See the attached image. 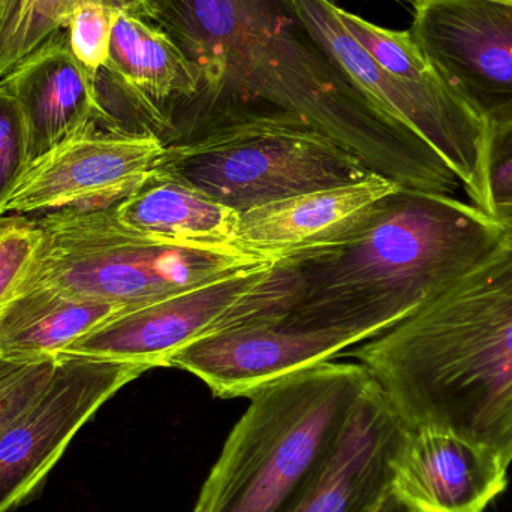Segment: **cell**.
<instances>
[{"label":"cell","mask_w":512,"mask_h":512,"mask_svg":"<svg viewBox=\"0 0 512 512\" xmlns=\"http://www.w3.org/2000/svg\"><path fill=\"white\" fill-rule=\"evenodd\" d=\"M153 24L200 75V125L239 110L280 111L354 153L402 188L457 195L450 165L379 110L310 35L292 0H168Z\"/></svg>","instance_id":"1"},{"label":"cell","mask_w":512,"mask_h":512,"mask_svg":"<svg viewBox=\"0 0 512 512\" xmlns=\"http://www.w3.org/2000/svg\"><path fill=\"white\" fill-rule=\"evenodd\" d=\"M511 233L512 218L471 201L396 189L331 239L277 258L291 283L283 321L372 339L483 264Z\"/></svg>","instance_id":"2"},{"label":"cell","mask_w":512,"mask_h":512,"mask_svg":"<svg viewBox=\"0 0 512 512\" xmlns=\"http://www.w3.org/2000/svg\"><path fill=\"white\" fill-rule=\"evenodd\" d=\"M346 355L409 429L489 445L512 399V233L426 306Z\"/></svg>","instance_id":"3"},{"label":"cell","mask_w":512,"mask_h":512,"mask_svg":"<svg viewBox=\"0 0 512 512\" xmlns=\"http://www.w3.org/2000/svg\"><path fill=\"white\" fill-rule=\"evenodd\" d=\"M370 379L361 364L327 361L255 391L194 512L294 511L336 454Z\"/></svg>","instance_id":"4"},{"label":"cell","mask_w":512,"mask_h":512,"mask_svg":"<svg viewBox=\"0 0 512 512\" xmlns=\"http://www.w3.org/2000/svg\"><path fill=\"white\" fill-rule=\"evenodd\" d=\"M153 174L185 183L239 215L373 174L322 132L280 111L239 110L165 146Z\"/></svg>","instance_id":"5"},{"label":"cell","mask_w":512,"mask_h":512,"mask_svg":"<svg viewBox=\"0 0 512 512\" xmlns=\"http://www.w3.org/2000/svg\"><path fill=\"white\" fill-rule=\"evenodd\" d=\"M33 221L41 240L21 288L45 286L126 309L264 261L147 239L123 227L113 207L57 210Z\"/></svg>","instance_id":"6"},{"label":"cell","mask_w":512,"mask_h":512,"mask_svg":"<svg viewBox=\"0 0 512 512\" xmlns=\"http://www.w3.org/2000/svg\"><path fill=\"white\" fill-rule=\"evenodd\" d=\"M310 35L352 83L388 116L417 132L459 177L471 203L492 213L487 192V125L442 81L394 77L355 41L334 0H292Z\"/></svg>","instance_id":"7"},{"label":"cell","mask_w":512,"mask_h":512,"mask_svg":"<svg viewBox=\"0 0 512 512\" xmlns=\"http://www.w3.org/2000/svg\"><path fill=\"white\" fill-rule=\"evenodd\" d=\"M147 370L129 361L60 354L44 390L0 438V512L29 501L78 430Z\"/></svg>","instance_id":"8"},{"label":"cell","mask_w":512,"mask_h":512,"mask_svg":"<svg viewBox=\"0 0 512 512\" xmlns=\"http://www.w3.org/2000/svg\"><path fill=\"white\" fill-rule=\"evenodd\" d=\"M411 33L442 83L487 126L512 120V3L412 0Z\"/></svg>","instance_id":"9"},{"label":"cell","mask_w":512,"mask_h":512,"mask_svg":"<svg viewBox=\"0 0 512 512\" xmlns=\"http://www.w3.org/2000/svg\"><path fill=\"white\" fill-rule=\"evenodd\" d=\"M276 259H264L224 276L123 310L69 346L87 355L167 367L168 358L209 334L233 327L243 301L270 277Z\"/></svg>","instance_id":"10"},{"label":"cell","mask_w":512,"mask_h":512,"mask_svg":"<svg viewBox=\"0 0 512 512\" xmlns=\"http://www.w3.org/2000/svg\"><path fill=\"white\" fill-rule=\"evenodd\" d=\"M165 146L152 132L111 134L90 126L27 167L0 218L114 207L153 173Z\"/></svg>","instance_id":"11"},{"label":"cell","mask_w":512,"mask_h":512,"mask_svg":"<svg viewBox=\"0 0 512 512\" xmlns=\"http://www.w3.org/2000/svg\"><path fill=\"white\" fill-rule=\"evenodd\" d=\"M366 337L313 330L286 321L239 325L195 340L171 355L167 367L200 378L221 399L251 397L259 388L339 357Z\"/></svg>","instance_id":"12"},{"label":"cell","mask_w":512,"mask_h":512,"mask_svg":"<svg viewBox=\"0 0 512 512\" xmlns=\"http://www.w3.org/2000/svg\"><path fill=\"white\" fill-rule=\"evenodd\" d=\"M412 432L370 379L352 408L336 454L292 512H372L393 489L397 462Z\"/></svg>","instance_id":"13"},{"label":"cell","mask_w":512,"mask_h":512,"mask_svg":"<svg viewBox=\"0 0 512 512\" xmlns=\"http://www.w3.org/2000/svg\"><path fill=\"white\" fill-rule=\"evenodd\" d=\"M504 457L453 433L412 432L396 466L393 492L414 512H486L508 487Z\"/></svg>","instance_id":"14"},{"label":"cell","mask_w":512,"mask_h":512,"mask_svg":"<svg viewBox=\"0 0 512 512\" xmlns=\"http://www.w3.org/2000/svg\"><path fill=\"white\" fill-rule=\"evenodd\" d=\"M92 77L59 30L0 80L23 114L29 165L92 126Z\"/></svg>","instance_id":"15"},{"label":"cell","mask_w":512,"mask_h":512,"mask_svg":"<svg viewBox=\"0 0 512 512\" xmlns=\"http://www.w3.org/2000/svg\"><path fill=\"white\" fill-rule=\"evenodd\" d=\"M402 186L370 174L351 185L319 189L256 207L240 215L236 249L259 259L318 245L345 230L385 195Z\"/></svg>","instance_id":"16"},{"label":"cell","mask_w":512,"mask_h":512,"mask_svg":"<svg viewBox=\"0 0 512 512\" xmlns=\"http://www.w3.org/2000/svg\"><path fill=\"white\" fill-rule=\"evenodd\" d=\"M113 212L123 227L156 242L237 251L240 215L236 210L158 174H150Z\"/></svg>","instance_id":"17"},{"label":"cell","mask_w":512,"mask_h":512,"mask_svg":"<svg viewBox=\"0 0 512 512\" xmlns=\"http://www.w3.org/2000/svg\"><path fill=\"white\" fill-rule=\"evenodd\" d=\"M105 65L158 114L164 131L173 128L174 108L191 101L200 75L176 42L156 24L116 12Z\"/></svg>","instance_id":"18"},{"label":"cell","mask_w":512,"mask_h":512,"mask_svg":"<svg viewBox=\"0 0 512 512\" xmlns=\"http://www.w3.org/2000/svg\"><path fill=\"white\" fill-rule=\"evenodd\" d=\"M126 307L75 297L45 286L21 288L0 315V355L56 358Z\"/></svg>","instance_id":"19"},{"label":"cell","mask_w":512,"mask_h":512,"mask_svg":"<svg viewBox=\"0 0 512 512\" xmlns=\"http://www.w3.org/2000/svg\"><path fill=\"white\" fill-rule=\"evenodd\" d=\"M83 0H0V80L53 33Z\"/></svg>","instance_id":"20"},{"label":"cell","mask_w":512,"mask_h":512,"mask_svg":"<svg viewBox=\"0 0 512 512\" xmlns=\"http://www.w3.org/2000/svg\"><path fill=\"white\" fill-rule=\"evenodd\" d=\"M340 20L355 41L375 59L381 68L394 77L412 83H436L441 78L433 71L424 54L412 39L409 30H391L376 26L339 6Z\"/></svg>","instance_id":"21"},{"label":"cell","mask_w":512,"mask_h":512,"mask_svg":"<svg viewBox=\"0 0 512 512\" xmlns=\"http://www.w3.org/2000/svg\"><path fill=\"white\" fill-rule=\"evenodd\" d=\"M114 17L116 12L99 0H83L69 17L65 29L69 48L90 74L102 68L110 56Z\"/></svg>","instance_id":"22"},{"label":"cell","mask_w":512,"mask_h":512,"mask_svg":"<svg viewBox=\"0 0 512 512\" xmlns=\"http://www.w3.org/2000/svg\"><path fill=\"white\" fill-rule=\"evenodd\" d=\"M56 360H17L0 355V438L44 390Z\"/></svg>","instance_id":"23"},{"label":"cell","mask_w":512,"mask_h":512,"mask_svg":"<svg viewBox=\"0 0 512 512\" xmlns=\"http://www.w3.org/2000/svg\"><path fill=\"white\" fill-rule=\"evenodd\" d=\"M41 233L35 221L14 216L0 236V315L18 294L38 251Z\"/></svg>","instance_id":"24"},{"label":"cell","mask_w":512,"mask_h":512,"mask_svg":"<svg viewBox=\"0 0 512 512\" xmlns=\"http://www.w3.org/2000/svg\"><path fill=\"white\" fill-rule=\"evenodd\" d=\"M27 165V131L23 114L17 101L0 86V215Z\"/></svg>","instance_id":"25"},{"label":"cell","mask_w":512,"mask_h":512,"mask_svg":"<svg viewBox=\"0 0 512 512\" xmlns=\"http://www.w3.org/2000/svg\"><path fill=\"white\" fill-rule=\"evenodd\" d=\"M487 192L492 215L512 207V120L487 126Z\"/></svg>","instance_id":"26"},{"label":"cell","mask_w":512,"mask_h":512,"mask_svg":"<svg viewBox=\"0 0 512 512\" xmlns=\"http://www.w3.org/2000/svg\"><path fill=\"white\" fill-rule=\"evenodd\" d=\"M114 12H125L152 23L168 0H99Z\"/></svg>","instance_id":"27"},{"label":"cell","mask_w":512,"mask_h":512,"mask_svg":"<svg viewBox=\"0 0 512 512\" xmlns=\"http://www.w3.org/2000/svg\"><path fill=\"white\" fill-rule=\"evenodd\" d=\"M489 447L498 451L508 465L512 463V399L505 406L501 417L496 421L490 436Z\"/></svg>","instance_id":"28"},{"label":"cell","mask_w":512,"mask_h":512,"mask_svg":"<svg viewBox=\"0 0 512 512\" xmlns=\"http://www.w3.org/2000/svg\"><path fill=\"white\" fill-rule=\"evenodd\" d=\"M372 512H414L408 505L403 504L396 495H394L393 490L373 508Z\"/></svg>","instance_id":"29"},{"label":"cell","mask_w":512,"mask_h":512,"mask_svg":"<svg viewBox=\"0 0 512 512\" xmlns=\"http://www.w3.org/2000/svg\"><path fill=\"white\" fill-rule=\"evenodd\" d=\"M12 219H14V216H8V218L0 219V236H2V234L5 233L6 228L11 225Z\"/></svg>","instance_id":"30"},{"label":"cell","mask_w":512,"mask_h":512,"mask_svg":"<svg viewBox=\"0 0 512 512\" xmlns=\"http://www.w3.org/2000/svg\"><path fill=\"white\" fill-rule=\"evenodd\" d=\"M510 215H512V207H511V209L502 210V212H499L498 218H505V216H510Z\"/></svg>","instance_id":"31"}]
</instances>
